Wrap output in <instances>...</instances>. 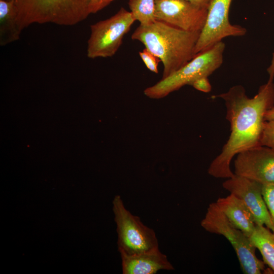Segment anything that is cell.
<instances>
[{
    "mask_svg": "<svg viewBox=\"0 0 274 274\" xmlns=\"http://www.w3.org/2000/svg\"><path fill=\"white\" fill-rule=\"evenodd\" d=\"M224 100L230 134L222 151L211 162L208 173L216 178H229L234 173L230 162L235 155L261 146V138L266 111L273 107V80L261 86L258 93L249 98L244 87L237 85L227 92L212 96Z\"/></svg>",
    "mask_w": 274,
    "mask_h": 274,
    "instance_id": "1",
    "label": "cell"
},
{
    "mask_svg": "<svg viewBox=\"0 0 274 274\" xmlns=\"http://www.w3.org/2000/svg\"><path fill=\"white\" fill-rule=\"evenodd\" d=\"M200 31H188L156 20L140 25L131 39L142 43L158 57L163 65L162 78L184 66L195 56V47Z\"/></svg>",
    "mask_w": 274,
    "mask_h": 274,
    "instance_id": "2",
    "label": "cell"
},
{
    "mask_svg": "<svg viewBox=\"0 0 274 274\" xmlns=\"http://www.w3.org/2000/svg\"><path fill=\"white\" fill-rule=\"evenodd\" d=\"M22 31L33 23L72 26L91 14L90 0H13Z\"/></svg>",
    "mask_w": 274,
    "mask_h": 274,
    "instance_id": "3",
    "label": "cell"
},
{
    "mask_svg": "<svg viewBox=\"0 0 274 274\" xmlns=\"http://www.w3.org/2000/svg\"><path fill=\"white\" fill-rule=\"evenodd\" d=\"M225 48L221 41L197 54L178 71L145 89L144 94L151 98H161L200 78L208 77L222 64Z\"/></svg>",
    "mask_w": 274,
    "mask_h": 274,
    "instance_id": "4",
    "label": "cell"
},
{
    "mask_svg": "<svg viewBox=\"0 0 274 274\" xmlns=\"http://www.w3.org/2000/svg\"><path fill=\"white\" fill-rule=\"evenodd\" d=\"M200 225L207 231L222 235L229 241L236 253L243 273L260 274L264 269L265 263L256 256V248L249 237L228 221L216 202L209 205Z\"/></svg>",
    "mask_w": 274,
    "mask_h": 274,
    "instance_id": "5",
    "label": "cell"
},
{
    "mask_svg": "<svg viewBox=\"0 0 274 274\" xmlns=\"http://www.w3.org/2000/svg\"><path fill=\"white\" fill-rule=\"evenodd\" d=\"M113 204L120 254L132 255L158 248L154 230L144 225L138 216L132 214L119 195L115 196Z\"/></svg>",
    "mask_w": 274,
    "mask_h": 274,
    "instance_id": "6",
    "label": "cell"
},
{
    "mask_svg": "<svg viewBox=\"0 0 274 274\" xmlns=\"http://www.w3.org/2000/svg\"><path fill=\"white\" fill-rule=\"evenodd\" d=\"M135 21L130 11L121 8L110 18L91 25L87 42V57L94 59L114 55Z\"/></svg>",
    "mask_w": 274,
    "mask_h": 274,
    "instance_id": "7",
    "label": "cell"
},
{
    "mask_svg": "<svg viewBox=\"0 0 274 274\" xmlns=\"http://www.w3.org/2000/svg\"><path fill=\"white\" fill-rule=\"evenodd\" d=\"M232 1H210L206 21L195 47V55L226 37H240L246 33L247 29L245 27L230 23L229 11Z\"/></svg>",
    "mask_w": 274,
    "mask_h": 274,
    "instance_id": "8",
    "label": "cell"
},
{
    "mask_svg": "<svg viewBox=\"0 0 274 274\" xmlns=\"http://www.w3.org/2000/svg\"><path fill=\"white\" fill-rule=\"evenodd\" d=\"M208 9L186 0H156V20L188 31H201Z\"/></svg>",
    "mask_w": 274,
    "mask_h": 274,
    "instance_id": "9",
    "label": "cell"
},
{
    "mask_svg": "<svg viewBox=\"0 0 274 274\" xmlns=\"http://www.w3.org/2000/svg\"><path fill=\"white\" fill-rule=\"evenodd\" d=\"M222 187L243 201L251 212L256 225H264L274 232V224L262 194V184L234 175Z\"/></svg>",
    "mask_w": 274,
    "mask_h": 274,
    "instance_id": "10",
    "label": "cell"
},
{
    "mask_svg": "<svg viewBox=\"0 0 274 274\" xmlns=\"http://www.w3.org/2000/svg\"><path fill=\"white\" fill-rule=\"evenodd\" d=\"M236 175L260 184L274 183V151L260 146L238 153L234 162Z\"/></svg>",
    "mask_w": 274,
    "mask_h": 274,
    "instance_id": "11",
    "label": "cell"
},
{
    "mask_svg": "<svg viewBox=\"0 0 274 274\" xmlns=\"http://www.w3.org/2000/svg\"><path fill=\"white\" fill-rule=\"evenodd\" d=\"M123 274H154L174 266L159 248L132 255L120 254Z\"/></svg>",
    "mask_w": 274,
    "mask_h": 274,
    "instance_id": "12",
    "label": "cell"
},
{
    "mask_svg": "<svg viewBox=\"0 0 274 274\" xmlns=\"http://www.w3.org/2000/svg\"><path fill=\"white\" fill-rule=\"evenodd\" d=\"M215 202L228 221L249 237L256 224L251 212L243 201L230 193L226 197L218 198Z\"/></svg>",
    "mask_w": 274,
    "mask_h": 274,
    "instance_id": "13",
    "label": "cell"
},
{
    "mask_svg": "<svg viewBox=\"0 0 274 274\" xmlns=\"http://www.w3.org/2000/svg\"><path fill=\"white\" fill-rule=\"evenodd\" d=\"M21 31L14 1L0 0V45L4 46L18 40Z\"/></svg>",
    "mask_w": 274,
    "mask_h": 274,
    "instance_id": "14",
    "label": "cell"
},
{
    "mask_svg": "<svg viewBox=\"0 0 274 274\" xmlns=\"http://www.w3.org/2000/svg\"><path fill=\"white\" fill-rule=\"evenodd\" d=\"M249 238L260 252L264 263L274 271V232L264 225H256Z\"/></svg>",
    "mask_w": 274,
    "mask_h": 274,
    "instance_id": "15",
    "label": "cell"
},
{
    "mask_svg": "<svg viewBox=\"0 0 274 274\" xmlns=\"http://www.w3.org/2000/svg\"><path fill=\"white\" fill-rule=\"evenodd\" d=\"M156 0H129L130 12L140 25H148L156 21Z\"/></svg>",
    "mask_w": 274,
    "mask_h": 274,
    "instance_id": "16",
    "label": "cell"
},
{
    "mask_svg": "<svg viewBox=\"0 0 274 274\" xmlns=\"http://www.w3.org/2000/svg\"><path fill=\"white\" fill-rule=\"evenodd\" d=\"M262 194L274 224V183L262 184Z\"/></svg>",
    "mask_w": 274,
    "mask_h": 274,
    "instance_id": "17",
    "label": "cell"
},
{
    "mask_svg": "<svg viewBox=\"0 0 274 274\" xmlns=\"http://www.w3.org/2000/svg\"><path fill=\"white\" fill-rule=\"evenodd\" d=\"M261 146H265L274 151V121H265L261 138Z\"/></svg>",
    "mask_w": 274,
    "mask_h": 274,
    "instance_id": "18",
    "label": "cell"
},
{
    "mask_svg": "<svg viewBox=\"0 0 274 274\" xmlns=\"http://www.w3.org/2000/svg\"><path fill=\"white\" fill-rule=\"evenodd\" d=\"M139 55L148 69L156 74L158 73V66L161 60L158 57L146 48L139 52Z\"/></svg>",
    "mask_w": 274,
    "mask_h": 274,
    "instance_id": "19",
    "label": "cell"
},
{
    "mask_svg": "<svg viewBox=\"0 0 274 274\" xmlns=\"http://www.w3.org/2000/svg\"><path fill=\"white\" fill-rule=\"evenodd\" d=\"M191 85L196 90L205 93L209 92L212 89L211 85L207 77L195 80Z\"/></svg>",
    "mask_w": 274,
    "mask_h": 274,
    "instance_id": "20",
    "label": "cell"
},
{
    "mask_svg": "<svg viewBox=\"0 0 274 274\" xmlns=\"http://www.w3.org/2000/svg\"><path fill=\"white\" fill-rule=\"evenodd\" d=\"M115 0H90V12L96 13L108 6Z\"/></svg>",
    "mask_w": 274,
    "mask_h": 274,
    "instance_id": "21",
    "label": "cell"
},
{
    "mask_svg": "<svg viewBox=\"0 0 274 274\" xmlns=\"http://www.w3.org/2000/svg\"><path fill=\"white\" fill-rule=\"evenodd\" d=\"M208 9L211 0H186Z\"/></svg>",
    "mask_w": 274,
    "mask_h": 274,
    "instance_id": "22",
    "label": "cell"
},
{
    "mask_svg": "<svg viewBox=\"0 0 274 274\" xmlns=\"http://www.w3.org/2000/svg\"><path fill=\"white\" fill-rule=\"evenodd\" d=\"M267 72L269 76V79L273 80L274 77V52L272 54L270 64L267 68Z\"/></svg>",
    "mask_w": 274,
    "mask_h": 274,
    "instance_id": "23",
    "label": "cell"
},
{
    "mask_svg": "<svg viewBox=\"0 0 274 274\" xmlns=\"http://www.w3.org/2000/svg\"><path fill=\"white\" fill-rule=\"evenodd\" d=\"M265 119L266 121H274V106L266 111L265 114Z\"/></svg>",
    "mask_w": 274,
    "mask_h": 274,
    "instance_id": "24",
    "label": "cell"
}]
</instances>
